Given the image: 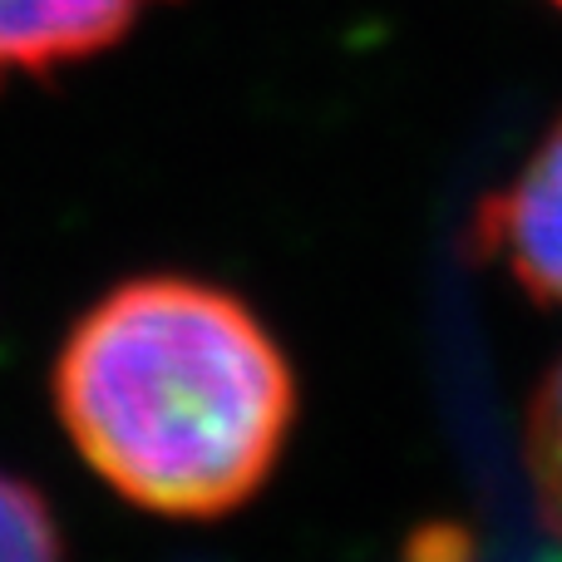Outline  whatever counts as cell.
Here are the masks:
<instances>
[{"instance_id": "obj_3", "label": "cell", "mask_w": 562, "mask_h": 562, "mask_svg": "<svg viewBox=\"0 0 562 562\" xmlns=\"http://www.w3.org/2000/svg\"><path fill=\"white\" fill-rule=\"evenodd\" d=\"M164 5L168 0H0V85L89 65Z\"/></svg>"}, {"instance_id": "obj_4", "label": "cell", "mask_w": 562, "mask_h": 562, "mask_svg": "<svg viewBox=\"0 0 562 562\" xmlns=\"http://www.w3.org/2000/svg\"><path fill=\"white\" fill-rule=\"evenodd\" d=\"M524 464H528V484H533L538 518L562 543V360L548 370L543 385L528 400Z\"/></svg>"}, {"instance_id": "obj_5", "label": "cell", "mask_w": 562, "mask_h": 562, "mask_svg": "<svg viewBox=\"0 0 562 562\" xmlns=\"http://www.w3.org/2000/svg\"><path fill=\"white\" fill-rule=\"evenodd\" d=\"M0 562H69L65 528L25 474L0 464Z\"/></svg>"}, {"instance_id": "obj_6", "label": "cell", "mask_w": 562, "mask_h": 562, "mask_svg": "<svg viewBox=\"0 0 562 562\" xmlns=\"http://www.w3.org/2000/svg\"><path fill=\"white\" fill-rule=\"evenodd\" d=\"M553 5H558V10H562V0H553Z\"/></svg>"}, {"instance_id": "obj_2", "label": "cell", "mask_w": 562, "mask_h": 562, "mask_svg": "<svg viewBox=\"0 0 562 562\" xmlns=\"http://www.w3.org/2000/svg\"><path fill=\"white\" fill-rule=\"evenodd\" d=\"M484 262H498L528 296L562 306V119L474 217Z\"/></svg>"}, {"instance_id": "obj_1", "label": "cell", "mask_w": 562, "mask_h": 562, "mask_svg": "<svg viewBox=\"0 0 562 562\" xmlns=\"http://www.w3.org/2000/svg\"><path fill=\"white\" fill-rule=\"evenodd\" d=\"M49 400L75 454L124 504L213 524L272 484L301 380L243 291L193 272H138L69 321Z\"/></svg>"}]
</instances>
